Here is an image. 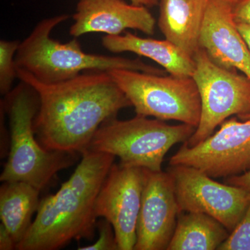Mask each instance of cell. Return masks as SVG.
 Segmentation results:
<instances>
[{"instance_id":"cell-8","label":"cell","mask_w":250,"mask_h":250,"mask_svg":"<svg viewBox=\"0 0 250 250\" xmlns=\"http://www.w3.org/2000/svg\"><path fill=\"white\" fill-rule=\"evenodd\" d=\"M167 172L173 179L179 213H205L231 232L250 205L249 196L241 188L215 182L191 166H170Z\"/></svg>"},{"instance_id":"cell-9","label":"cell","mask_w":250,"mask_h":250,"mask_svg":"<svg viewBox=\"0 0 250 250\" xmlns=\"http://www.w3.org/2000/svg\"><path fill=\"white\" fill-rule=\"evenodd\" d=\"M169 164L191 166L212 178H227L250 170V119L226 120L203 142L192 147L184 144Z\"/></svg>"},{"instance_id":"cell-15","label":"cell","mask_w":250,"mask_h":250,"mask_svg":"<svg viewBox=\"0 0 250 250\" xmlns=\"http://www.w3.org/2000/svg\"><path fill=\"white\" fill-rule=\"evenodd\" d=\"M102 43L113 53L131 52L151 59L174 76L192 77L195 71L193 58L167 39L141 38L126 31L124 35L103 36Z\"/></svg>"},{"instance_id":"cell-21","label":"cell","mask_w":250,"mask_h":250,"mask_svg":"<svg viewBox=\"0 0 250 250\" xmlns=\"http://www.w3.org/2000/svg\"><path fill=\"white\" fill-rule=\"evenodd\" d=\"M233 15L236 23L250 25V0H242L233 5Z\"/></svg>"},{"instance_id":"cell-14","label":"cell","mask_w":250,"mask_h":250,"mask_svg":"<svg viewBox=\"0 0 250 250\" xmlns=\"http://www.w3.org/2000/svg\"><path fill=\"white\" fill-rule=\"evenodd\" d=\"M207 0H159L158 26L166 39L193 58L200 38Z\"/></svg>"},{"instance_id":"cell-10","label":"cell","mask_w":250,"mask_h":250,"mask_svg":"<svg viewBox=\"0 0 250 250\" xmlns=\"http://www.w3.org/2000/svg\"><path fill=\"white\" fill-rule=\"evenodd\" d=\"M144 182V168L113 164L99 192L95 215L111 224L118 250H134Z\"/></svg>"},{"instance_id":"cell-3","label":"cell","mask_w":250,"mask_h":250,"mask_svg":"<svg viewBox=\"0 0 250 250\" xmlns=\"http://www.w3.org/2000/svg\"><path fill=\"white\" fill-rule=\"evenodd\" d=\"M69 18L62 14L42 20L21 41L16 54L17 68L29 72L44 83H56L78 76L82 72L125 69L166 75L164 69L140 59L86 53L77 38L65 43L50 37L54 28Z\"/></svg>"},{"instance_id":"cell-13","label":"cell","mask_w":250,"mask_h":250,"mask_svg":"<svg viewBox=\"0 0 250 250\" xmlns=\"http://www.w3.org/2000/svg\"><path fill=\"white\" fill-rule=\"evenodd\" d=\"M200 46L215 63L239 70L250 79V50L237 27L233 5L207 0Z\"/></svg>"},{"instance_id":"cell-17","label":"cell","mask_w":250,"mask_h":250,"mask_svg":"<svg viewBox=\"0 0 250 250\" xmlns=\"http://www.w3.org/2000/svg\"><path fill=\"white\" fill-rule=\"evenodd\" d=\"M179 213L177 225L167 250H214L229 231L216 219L198 212Z\"/></svg>"},{"instance_id":"cell-5","label":"cell","mask_w":250,"mask_h":250,"mask_svg":"<svg viewBox=\"0 0 250 250\" xmlns=\"http://www.w3.org/2000/svg\"><path fill=\"white\" fill-rule=\"evenodd\" d=\"M195 130L192 125H170L146 116L127 121L115 118L100 126L87 149L118 156L123 166L159 172L171 147L186 142Z\"/></svg>"},{"instance_id":"cell-18","label":"cell","mask_w":250,"mask_h":250,"mask_svg":"<svg viewBox=\"0 0 250 250\" xmlns=\"http://www.w3.org/2000/svg\"><path fill=\"white\" fill-rule=\"evenodd\" d=\"M21 41H0V93L6 96L11 91L15 79L18 78L16 54Z\"/></svg>"},{"instance_id":"cell-6","label":"cell","mask_w":250,"mask_h":250,"mask_svg":"<svg viewBox=\"0 0 250 250\" xmlns=\"http://www.w3.org/2000/svg\"><path fill=\"white\" fill-rule=\"evenodd\" d=\"M108 73L129 99L137 116L176 121L197 127L201 100L192 77L113 69Z\"/></svg>"},{"instance_id":"cell-19","label":"cell","mask_w":250,"mask_h":250,"mask_svg":"<svg viewBox=\"0 0 250 250\" xmlns=\"http://www.w3.org/2000/svg\"><path fill=\"white\" fill-rule=\"evenodd\" d=\"M218 250H250V203L243 218Z\"/></svg>"},{"instance_id":"cell-2","label":"cell","mask_w":250,"mask_h":250,"mask_svg":"<svg viewBox=\"0 0 250 250\" xmlns=\"http://www.w3.org/2000/svg\"><path fill=\"white\" fill-rule=\"evenodd\" d=\"M70 178L42 199L18 250H55L72 240L93 239L97 197L116 156L86 149Z\"/></svg>"},{"instance_id":"cell-4","label":"cell","mask_w":250,"mask_h":250,"mask_svg":"<svg viewBox=\"0 0 250 250\" xmlns=\"http://www.w3.org/2000/svg\"><path fill=\"white\" fill-rule=\"evenodd\" d=\"M1 106L9 118L11 147L0 180L25 182L41 191L59 171L75 164L77 153L49 150L36 140L34 121L39 98L25 82L6 95Z\"/></svg>"},{"instance_id":"cell-23","label":"cell","mask_w":250,"mask_h":250,"mask_svg":"<svg viewBox=\"0 0 250 250\" xmlns=\"http://www.w3.org/2000/svg\"><path fill=\"white\" fill-rule=\"evenodd\" d=\"M16 244L14 238L10 234L4 225H0V250H11L16 249Z\"/></svg>"},{"instance_id":"cell-12","label":"cell","mask_w":250,"mask_h":250,"mask_svg":"<svg viewBox=\"0 0 250 250\" xmlns=\"http://www.w3.org/2000/svg\"><path fill=\"white\" fill-rule=\"evenodd\" d=\"M72 19L69 33L75 38L88 33L120 35L126 29L155 32L156 20L148 8L124 0H80Z\"/></svg>"},{"instance_id":"cell-20","label":"cell","mask_w":250,"mask_h":250,"mask_svg":"<svg viewBox=\"0 0 250 250\" xmlns=\"http://www.w3.org/2000/svg\"><path fill=\"white\" fill-rule=\"evenodd\" d=\"M99 239L93 245L80 247L79 250H118L116 234L111 224L104 219L97 223Z\"/></svg>"},{"instance_id":"cell-1","label":"cell","mask_w":250,"mask_h":250,"mask_svg":"<svg viewBox=\"0 0 250 250\" xmlns=\"http://www.w3.org/2000/svg\"><path fill=\"white\" fill-rule=\"evenodd\" d=\"M17 71L18 78L38 94L34 133L49 150L82 154L104 122L131 106L107 71L90 70L56 83L39 82L22 69Z\"/></svg>"},{"instance_id":"cell-16","label":"cell","mask_w":250,"mask_h":250,"mask_svg":"<svg viewBox=\"0 0 250 250\" xmlns=\"http://www.w3.org/2000/svg\"><path fill=\"white\" fill-rule=\"evenodd\" d=\"M40 190L22 182H5L0 188V218L16 246L22 241L39 208Z\"/></svg>"},{"instance_id":"cell-24","label":"cell","mask_w":250,"mask_h":250,"mask_svg":"<svg viewBox=\"0 0 250 250\" xmlns=\"http://www.w3.org/2000/svg\"><path fill=\"white\" fill-rule=\"evenodd\" d=\"M236 25L250 50V25L244 23H236Z\"/></svg>"},{"instance_id":"cell-7","label":"cell","mask_w":250,"mask_h":250,"mask_svg":"<svg viewBox=\"0 0 250 250\" xmlns=\"http://www.w3.org/2000/svg\"><path fill=\"white\" fill-rule=\"evenodd\" d=\"M192 78L201 100V117L194 134L184 144L192 147L213 134L230 116L250 119V79L236 69L215 63L200 47L193 57Z\"/></svg>"},{"instance_id":"cell-22","label":"cell","mask_w":250,"mask_h":250,"mask_svg":"<svg viewBox=\"0 0 250 250\" xmlns=\"http://www.w3.org/2000/svg\"><path fill=\"white\" fill-rule=\"evenodd\" d=\"M224 183L239 187L245 190L250 199V170L244 173L224 179Z\"/></svg>"},{"instance_id":"cell-26","label":"cell","mask_w":250,"mask_h":250,"mask_svg":"<svg viewBox=\"0 0 250 250\" xmlns=\"http://www.w3.org/2000/svg\"><path fill=\"white\" fill-rule=\"evenodd\" d=\"M218 1H225V2L229 3L231 5H235L237 3L240 2L242 0H218Z\"/></svg>"},{"instance_id":"cell-25","label":"cell","mask_w":250,"mask_h":250,"mask_svg":"<svg viewBox=\"0 0 250 250\" xmlns=\"http://www.w3.org/2000/svg\"><path fill=\"white\" fill-rule=\"evenodd\" d=\"M131 4L144 6L147 8L154 7L159 4V0H130Z\"/></svg>"},{"instance_id":"cell-11","label":"cell","mask_w":250,"mask_h":250,"mask_svg":"<svg viewBox=\"0 0 250 250\" xmlns=\"http://www.w3.org/2000/svg\"><path fill=\"white\" fill-rule=\"evenodd\" d=\"M145 182L135 250H167L179 213L168 172L144 168Z\"/></svg>"}]
</instances>
